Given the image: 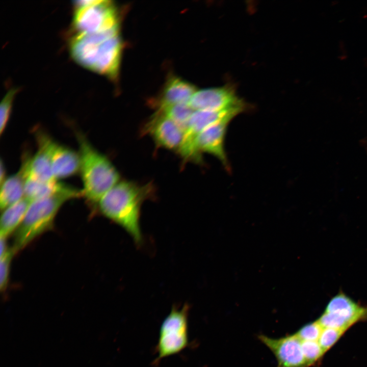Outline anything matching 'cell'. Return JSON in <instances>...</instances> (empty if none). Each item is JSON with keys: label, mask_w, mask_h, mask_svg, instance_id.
<instances>
[{"label": "cell", "mask_w": 367, "mask_h": 367, "mask_svg": "<svg viewBox=\"0 0 367 367\" xmlns=\"http://www.w3.org/2000/svg\"><path fill=\"white\" fill-rule=\"evenodd\" d=\"M69 53L82 67L115 80L122 47L119 27L96 33H70Z\"/></svg>", "instance_id": "6da1fadb"}, {"label": "cell", "mask_w": 367, "mask_h": 367, "mask_svg": "<svg viewBox=\"0 0 367 367\" xmlns=\"http://www.w3.org/2000/svg\"><path fill=\"white\" fill-rule=\"evenodd\" d=\"M152 189L150 184L140 185L120 180L97 203L101 214L124 229L137 245L143 241L140 226L141 207L151 196Z\"/></svg>", "instance_id": "7a4b0ae2"}, {"label": "cell", "mask_w": 367, "mask_h": 367, "mask_svg": "<svg viewBox=\"0 0 367 367\" xmlns=\"http://www.w3.org/2000/svg\"><path fill=\"white\" fill-rule=\"evenodd\" d=\"M80 158L83 194L89 201L97 203L120 180L116 168L109 158L98 151L84 135L75 133Z\"/></svg>", "instance_id": "3957f363"}, {"label": "cell", "mask_w": 367, "mask_h": 367, "mask_svg": "<svg viewBox=\"0 0 367 367\" xmlns=\"http://www.w3.org/2000/svg\"><path fill=\"white\" fill-rule=\"evenodd\" d=\"M81 196H83L82 190L62 184L54 194L32 201L15 231L13 248L15 252L51 228L57 213L66 202Z\"/></svg>", "instance_id": "277c9868"}, {"label": "cell", "mask_w": 367, "mask_h": 367, "mask_svg": "<svg viewBox=\"0 0 367 367\" xmlns=\"http://www.w3.org/2000/svg\"><path fill=\"white\" fill-rule=\"evenodd\" d=\"M74 5L71 33H96L119 27L117 11L111 1H76Z\"/></svg>", "instance_id": "5b68a950"}, {"label": "cell", "mask_w": 367, "mask_h": 367, "mask_svg": "<svg viewBox=\"0 0 367 367\" xmlns=\"http://www.w3.org/2000/svg\"><path fill=\"white\" fill-rule=\"evenodd\" d=\"M189 311L190 305L187 303L180 308L173 306L163 320L156 346L158 356L155 363L164 358L177 354L188 347Z\"/></svg>", "instance_id": "8992f818"}, {"label": "cell", "mask_w": 367, "mask_h": 367, "mask_svg": "<svg viewBox=\"0 0 367 367\" xmlns=\"http://www.w3.org/2000/svg\"><path fill=\"white\" fill-rule=\"evenodd\" d=\"M188 104L195 111H220L247 106L229 86L196 91Z\"/></svg>", "instance_id": "52a82bcc"}, {"label": "cell", "mask_w": 367, "mask_h": 367, "mask_svg": "<svg viewBox=\"0 0 367 367\" xmlns=\"http://www.w3.org/2000/svg\"><path fill=\"white\" fill-rule=\"evenodd\" d=\"M232 118H227L206 128L198 134L193 141L195 155L200 161L202 153H206L215 156L226 168L228 162L224 147V141L227 126Z\"/></svg>", "instance_id": "ba28073f"}, {"label": "cell", "mask_w": 367, "mask_h": 367, "mask_svg": "<svg viewBox=\"0 0 367 367\" xmlns=\"http://www.w3.org/2000/svg\"><path fill=\"white\" fill-rule=\"evenodd\" d=\"M143 132L149 135L159 147L177 153L185 136V131L160 112L145 124Z\"/></svg>", "instance_id": "9c48e42d"}, {"label": "cell", "mask_w": 367, "mask_h": 367, "mask_svg": "<svg viewBox=\"0 0 367 367\" xmlns=\"http://www.w3.org/2000/svg\"><path fill=\"white\" fill-rule=\"evenodd\" d=\"M258 339L275 356L277 367H308L302 352L301 340L295 334L278 338L261 334Z\"/></svg>", "instance_id": "30bf717a"}, {"label": "cell", "mask_w": 367, "mask_h": 367, "mask_svg": "<svg viewBox=\"0 0 367 367\" xmlns=\"http://www.w3.org/2000/svg\"><path fill=\"white\" fill-rule=\"evenodd\" d=\"M246 108L245 106L220 111H194L185 132L182 146L185 148L192 147L194 139L203 130L224 119L234 118Z\"/></svg>", "instance_id": "8fae6325"}, {"label": "cell", "mask_w": 367, "mask_h": 367, "mask_svg": "<svg viewBox=\"0 0 367 367\" xmlns=\"http://www.w3.org/2000/svg\"><path fill=\"white\" fill-rule=\"evenodd\" d=\"M324 311L334 316L348 329L367 320V305L355 301L342 291L331 298Z\"/></svg>", "instance_id": "7c38bea8"}, {"label": "cell", "mask_w": 367, "mask_h": 367, "mask_svg": "<svg viewBox=\"0 0 367 367\" xmlns=\"http://www.w3.org/2000/svg\"><path fill=\"white\" fill-rule=\"evenodd\" d=\"M48 146L53 173L56 180L72 176L79 172L80 158L78 152L57 143L50 136Z\"/></svg>", "instance_id": "4fadbf2b"}, {"label": "cell", "mask_w": 367, "mask_h": 367, "mask_svg": "<svg viewBox=\"0 0 367 367\" xmlns=\"http://www.w3.org/2000/svg\"><path fill=\"white\" fill-rule=\"evenodd\" d=\"M196 91L195 87L190 83L178 77H172L164 88L158 102V109L176 104L188 103Z\"/></svg>", "instance_id": "5bb4252c"}, {"label": "cell", "mask_w": 367, "mask_h": 367, "mask_svg": "<svg viewBox=\"0 0 367 367\" xmlns=\"http://www.w3.org/2000/svg\"><path fill=\"white\" fill-rule=\"evenodd\" d=\"M25 178L22 169L5 179L1 184L0 207L1 209L15 204L24 197Z\"/></svg>", "instance_id": "9a60e30c"}, {"label": "cell", "mask_w": 367, "mask_h": 367, "mask_svg": "<svg viewBox=\"0 0 367 367\" xmlns=\"http://www.w3.org/2000/svg\"><path fill=\"white\" fill-rule=\"evenodd\" d=\"M31 202L24 197L4 209L1 218L0 236L7 238L16 231L22 222Z\"/></svg>", "instance_id": "2e32d148"}, {"label": "cell", "mask_w": 367, "mask_h": 367, "mask_svg": "<svg viewBox=\"0 0 367 367\" xmlns=\"http://www.w3.org/2000/svg\"><path fill=\"white\" fill-rule=\"evenodd\" d=\"M24 197L31 202L54 194L63 184L59 181L45 182L30 177L24 176Z\"/></svg>", "instance_id": "e0dca14e"}, {"label": "cell", "mask_w": 367, "mask_h": 367, "mask_svg": "<svg viewBox=\"0 0 367 367\" xmlns=\"http://www.w3.org/2000/svg\"><path fill=\"white\" fill-rule=\"evenodd\" d=\"M194 110L188 103L176 104L169 106L158 110L160 112L172 120L185 132Z\"/></svg>", "instance_id": "ac0fdd59"}, {"label": "cell", "mask_w": 367, "mask_h": 367, "mask_svg": "<svg viewBox=\"0 0 367 367\" xmlns=\"http://www.w3.org/2000/svg\"><path fill=\"white\" fill-rule=\"evenodd\" d=\"M18 91L16 88L9 90L6 94L0 104V133L2 135L7 127L11 113L12 103Z\"/></svg>", "instance_id": "d6986e66"}, {"label": "cell", "mask_w": 367, "mask_h": 367, "mask_svg": "<svg viewBox=\"0 0 367 367\" xmlns=\"http://www.w3.org/2000/svg\"><path fill=\"white\" fill-rule=\"evenodd\" d=\"M301 346L308 367L317 363L325 353L318 341H301Z\"/></svg>", "instance_id": "ffe728a7"}, {"label": "cell", "mask_w": 367, "mask_h": 367, "mask_svg": "<svg viewBox=\"0 0 367 367\" xmlns=\"http://www.w3.org/2000/svg\"><path fill=\"white\" fill-rule=\"evenodd\" d=\"M346 330L331 328H323L318 342L326 353L331 348Z\"/></svg>", "instance_id": "44dd1931"}, {"label": "cell", "mask_w": 367, "mask_h": 367, "mask_svg": "<svg viewBox=\"0 0 367 367\" xmlns=\"http://www.w3.org/2000/svg\"><path fill=\"white\" fill-rule=\"evenodd\" d=\"M322 329L316 320L304 325L295 334L301 341H318Z\"/></svg>", "instance_id": "7402d4cb"}, {"label": "cell", "mask_w": 367, "mask_h": 367, "mask_svg": "<svg viewBox=\"0 0 367 367\" xmlns=\"http://www.w3.org/2000/svg\"><path fill=\"white\" fill-rule=\"evenodd\" d=\"M15 253L14 249H9L3 256L0 257V288L1 291H4L7 285L9 280L10 263Z\"/></svg>", "instance_id": "603a6c76"}, {"label": "cell", "mask_w": 367, "mask_h": 367, "mask_svg": "<svg viewBox=\"0 0 367 367\" xmlns=\"http://www.w3.org/2000/svg\"><path fill=\"white\" fill-rule=\"evenodd\" d=\"M7 238L3 236H0V248H1V255L0 257L5 255L8 251L9 250L7 248Z\"/></svg>", "instance_id": "cb8c5ba5"}, {"label": "cell", "mask_w": 367, "mask_h": 367, "mask_svg": "<svg viewBox=\"0 0 367 367\" xmlns=\"http://www.w3.org/2000/svg\"><path fill=\"white\" fill-rule=\"evenodd\" d=\"M0 184H1L5 179L7 178L6 177V170L5 164H4L3 160L1 161V167H0Z\"/></svg>", "instance_id": "d4e9b609"}]
</instances>
